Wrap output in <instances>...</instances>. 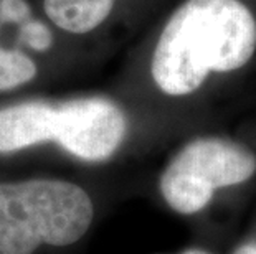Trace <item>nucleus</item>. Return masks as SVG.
I'll return each instance as SVG.
<instances>
[{
  "label": "nucleus",
  "mask_w": 256,
  "mask_h": 254,
  "mask_svg": "<svg viewBox=\"0 0 256 254\" xmlns=\"http://www.w3.org/2000/svg\"><path fill=\"white\" fill-rule=\"evenodd\" d=\"M256 51V20L240 0H185L156 45L150 71L168 96L197 91L206 76L235 71Z\"/></svg>",
  "instance_id": "obj_1"
},
{
  "label": "nucleus",
  "mask_w": 256,
  "mask_h": 254,
  "mask_svg": "<svg viewBox=\"0 0 256 254\" xmlns=\"http://www.w3.org/2000/svg\"><path fill=\"white\" fill-rule=\"evenodd\" d=\"M126 132L122 109L102 96L25 101L0 109V154L56 142L84 162H104L121 147Z\"/></svg>",
  "instance_id": "obj_2"
},
{
  "label": "nucleus",
  "mask_w": 256,
  "mask_h": 254,
  "mask_svg": "<svg viewBox=\"0 0 256 254\" xmlns=\"http://www.w3.org/2000/svg\"><path fill=\"white\" fill-rule=\"evenodd\" d=\"M92 216L91 198L76 183L55 178L0 183V254L70 246L86 235Z\"/></svg>",
  "instance_id": "obj_3"
},
{
  "label": "nucleus",
  "mask_w": 256,
  "mask_h": 254,
  "mask_svg": "<svg viewBox=\"0 0 256 254\" xmlns=\"http://www.w3.org/2000/svg\"><path fill=\"white\" fill-rule=\"evenodd\" d=\"M256 172V155L246 145L223 137H200L180 149L160 177L167 205L182 215L204 210L215 190L246 182Z\"/></svg>",
  "instance_id": "obj_4"
},
{
  "label": "nucleus",
  "mask_w": 256,
  "mask_h": 254,
  "mask_svg": "<svg viewBox=\"0 0 256 254\" xmlns=\"http://www.w3.org/2000/svg\"><path fill=\"white\" fill-rule=\"evenodd\" d=\"M116 0H43L46 17L68 33L83 35L110 17Z\"/></svg>",
  "instance_id": "obj_5"
},
{
  "label": "nucleus",
  "mask_w": 256,
  "mask_h": 254,
  "mask_svg": "<svg viewBox=\"0 0 256 254\" xmlns=\"http://www.w3.org/2000/svg\"><path fill=\"white\" fill-rule=\"evenodd\" d=\"M36 76V64L18 50L0 46V91H10L30 83Z\"/></svg>",
  "instance_id": "obj_6"
},
{
  "label": "nucleus",
  "mask_w": 256,
  "mask_h": 254,
  "mask_svg": "<svg viewBox=\"0 0 256 254\" xmlns=\"http://www.w3.org/2000/svg\"><path fill=\"white\" fill-rule=\"evenodd\" d=\"M20 40L25 41V45L35 51H46L53 45V35L40 21H26L20 30Z\"/></svg>",
  "instance_id": "obj_7"
},
{
  "label": "nucleus",
  "mask_w": 256,
  "mask_h": 254,
  "mask_svg": "<svg viewBox=\"0 0 256 254\" xmlns=\"http://www.w3.org/2000/svg\"><path fill=\"white\" fill-rule=\"evenodd\" d=\"M30 17V7L25 0H0V18L4 21H24Z\"/></svg>",
  "instance_id": "obj_8"
},
{
  "label": "nucleus",
  "mask_w": 256,
  "mask_h": 254,
  "mask_svg": "<svg viewBox=\"0 0 256 254\" xmlns=\"http://www.w3.org/2000/svg\"><path fill=\"white\" fill-rule=\"evenodd\" d=\"M233 254H256V243H246V245H242L236 248Z\"/></svg>",
  "instance_id": "obj_9"
},
{
  "label": "nucleus",
  "mask_w": 256,
  "mask_h": 254,
  "mask_svg": "<svg viewBox=\"0 0 256 254\" xmlns=\"http://www.w3.org/2000/svg\"><path fill=\"white\" fill-rule=\"evenodd\" d=\"M182 254H208V253L204 251V250H187V251H184Z\"/></svg>",
  "instance_id": "obj_10"
}]
</instances>
